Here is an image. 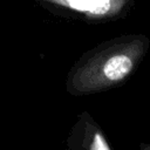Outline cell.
I'll return each mask as SVG.
<instances>
[{
    "mask_svg": "<svg viewBox=\"0 0 150 150\" xmlns=\"http://www.w3.org/2000/svg\"><path fill=\"white\" fill-rule=\"evenodd\" d=\"M110 8V0H93L91 7L88 12L94 15H102L107 13Z\"/></svg>",
    "mask_w": 150,
    "mask_h": 150,
    "instance_id": "cell-2",
    "label": "cell"
},
{
    "mask_svg": "<svg viewBox=\"0 0 150 150\" xmlns=\"http://www.w3.org/2000/svg\"><path fill=\"white\" fill-rule=\"evenodd\" d=\"M90 150H110V149H109L107 142L104 141V138L102 137V135L101 134H96L94 136Z\"/></svg>",
    "mask_w": 150,
    "mask_h": 150,
    "instance_id": "cell-3",
    "label": "cell"
},
{
    "mask_svg": "<svg viewBox=\"0 0 150 150\" xmlns=\"http://www.w3.org/2000/svg\"><path fill=\"white\" fill-rule=\"evenodd\" d=\"M131 68L132 62L127 55H115L104 63L103 73L109 80L117 81L127 76Z\"/></svg>",
    "mask_w": 150,
    "mask_h": 150,
    "instance_id": "cell-1",
    "label": "cell"
},
{
    "mask_svg": "<svg viewBox=\"0 0 150 150\" xmlns=\"http://www.w3.org/2000/svg\"><path fill=\"white\" fill-rule=\"evenodd\" d=\"M69 5L79 11H89L91 7L93 0H68Z\"/></svg>",
    "mask_w": 150,
    "mask_h": 150,
    "instance_id": "cell-4",
    "label": "cell"
}]
</instances>
